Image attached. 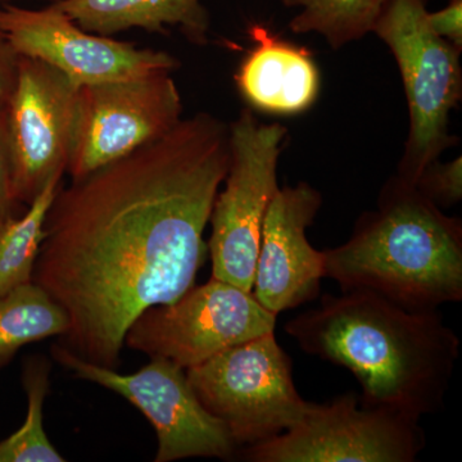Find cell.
I'll return each mask as SVG.
<instances>
[{
    "instance_id": "2e32d148",
    "label": "cell",
    "mask_w": 462,
    "mask_h": 462,
    "mask_svg": "<svg viewBox=\"0 0 462 462\" xmlns=\"http://www.w3.org/2000/svg\"><path fill=\"white\" fill-rule=\"evenodd\" d=\"M69 319L65 310L35 282L12 289L0 298V367L30 343L65 337Z\"/></svg>"
},
{
    "instance_id": "30bf717a",
    "label": "cell",
    "mask_w": 462,
    "mask_h": 462,
    "mask_svg": "<svg viewBox=\"0 0 462 462\" xmlns=\"http://www.w3.org/2000/svg\"><path fill=\"white\" fill-rule=\"evenodd\" d=\"M182 120V100L170 71L79 88L71 180L162 138Z\"/></svg>"
},
{
    "instance_id": "d6986e66",
    "label": "cell",
    "mask_w": 462,
    "mask_h": 462,
    "mask_svg": "<svg viewBox=\"0 0 462 462\" xmlns=\"http://www.w3.org/2000/svg\"><path fill=\"white\" fill-rule=\"evenodd\" d=\"M50 364L32 360L23 373L27 394L26 420L0 442V462H63L66 458L51 445L44 430V401L50 391Z\"/></svg>"
},
{
    "instance_id": "ba28073f",
    "label": "cell",
    "mask_w": 462,
    "mask_h": 462,
    "mask_svg": "<svg viewBox=\"0 0 462 462\" xmlns=\"http://www.w3.org/2000/svg\"><path fill=\"white\" fill-rule=\"evenodd\" d=\"M427 445L420 419L361 404L354 393L312 403L296 427L245 447L251 462H413Z\"/></svg>"
},
{
    "instance_id": "603a6c76",
    "label": "cell",
    "mask_w": 462,
    "mask_h": 462,
    "mask_svg": "<svg viewBox=\"0 0 462 462\" xmlns=\"http://www.w3.org/2000/svg\"><path fill=\"white\" fill-rule=\"evenodd\" d=\"M20 58L7 36L0 30V99L5 102L11 98L16 88Z\"/></svg>"
},
{
    "instance_id": "ac0fdd59",
    "label": "cell",
    "mask_w": 462,
    "mask_h": 462,
    "mask_svg": "<svg viewBox=\"0 0 462 462\" xmlns=\"http://www.w3.org/2000/svg\"><path fill=\"white\" fill-rule=\"evenodd\" d=\"M60 180L48 182L23 215L0 223V298L32 282L33 267L45 238L44 224Z\"/></svg>"
},
{
    "instance_id": "ffe728a7",
    "label": "cell",
    "mask_w": 462,
    "mask_h": 462,
    "mask_svg": "<svg viewBox=\"0 0 462 462\" xmlns=\"http://www.w3.org/2000/svg\"><path fill=\"white\" fill-rule=\"evenodd\" d=\"M416 189L439 208H449L462 199V158L449 162L434 161L416 181Z\"/></svg>"
},
{
    "instance_id": "9c48e42d",
    "label": "cell",
    "mask_w": 462,
    "mask_h": 462,
    "mask_svg": "<svg viewBox=\"0 0 462 462\" xmlns=\"http://www.w3.org/2000/svg\"><path fill=\"white\" fill-rule=\"evenodd\" d=\"M51 354L57 363L76 378L96 383L114 391L141 410L156 431V462H172L193 457L227 460L238 446L223 421L205 409L191 388L187 372L163 358H151L139 372L117 370L91 364L62 345Z\"/></svg>"
},
{
    "instance_id": "5b68a950",
    "label": "cell",
    "mask_w": 462,
    "mask_h": 462,
    "mask_svg": "<svg viewBox=\"0 0 462 462\" xmlns=\"http://www.w3.org/2000/svg\"><path fill=\"white\" fill-rule=\"evenodd\" d=\"M185 372L200 403L223 421L238 447L278 437L311 409L312 402L297 391L293 364L275 331L230 346Z\"/></svg>"
},
{
    "instance_id": "3957f363",
    "label": "cell",
    "mask_w": 462,
    "mask_h": 462,
    "mask_svg": "<svg viewBox=\"0 0 462 462\" xmlns=\"http://www.w3.org/2000/svg\"><path fill=\"white\" fill-rule=\"evenodd\" d=\"M324 278L340 291H372L411 311L461 302V220L392 176L348 240L324 249Z\"/></svg>"
},
{
    "instance_id": "cb8c5ba5",
    "label": "cell",
    "mask_w": 462,
    "mask_h": 462,
    "mask_svg": "<svg viewBox=\"0 0 462 462\" xmlns=\"http://www.w3.org/2000/svg\"><path fill=\"white\" fill-rule=\"evenodd\" d=\"M14 2V0H0V3Z\"/></svg>"
},
{
    "instance_id": "52a82bcc",
    "label": "cell",
    "mask_w": 462,
    "mask_h": 462,
    "mask_svg": "<svg viewBox=\"0 0 462 462\" xmlns=\"http://www.w3.org/2000/svg\"><path fill=\"white\" fill-rule=\"evenodd\" d=\"M276 318L252 291L211 278L171 303L145 310L127 330L125 346L188 370L275 331Z\"/></svg>"
},
{
    "instance_id": "e0dca14e",
    "label": "cell",
    "mask_w": 462,
    "mask_h": 462,
    "mask_svg": "<svg viewBox=\"0 0 462 462\" xmlns=\"http://www.w3.org/2000/svg\"><path fill=\"white\" fill-rule=\"evenodd\" d=\"M300 12L289 29L294 33H318L333 51L361 41L373 32L389 0H281Z\"/></svg>"
},
{
    "instance_id": "4fadbf2b",
    "label": "cell",
    "mask_w": 462,
    "mask_h": 462,
    "mask_svg": "<svg viewBox=\"0 0 462 462\" xmlns=\"http://www.w3.org/2000/svg\"><path fill=\"white\" fill-rule=\"evenodd\" d=\"M322 206L320 191L306 181L279 188L261 231L252 294L278 316L320 296L324 251L312 247L307 229Z\"/></svg>"
},
{
    "instance_id": "5bb4252c",
    "label": "cell",
    "mask_w": 462,
    "mask_h": 462,
    "mask_svg": "<svg viewBox=\"0 0 462 462\" xmlns=\"http://www.w3.org/2000/svg\"><path fill=\"white\" fill-rule=\"evenodd\" d=\"M256 42L236 74L240 94L252 109L267 114H302L314 106L320 91V72L311 53L252 26Z\"/></svg>"
},
{
    "instance_id": "7a4b0ae2",
    "label": "cell",
    "mask_w": 462,
    "mask_h": 462,
    "mask_svg": "<svg viewBox=\"0 0 462 462\" xmlns=\"http://www.w3.org/2000/svg\"><path fill=\"white\" fill-rule=\"evenodd\" d=\"M284 329L307 355L354 374L364 406L416 419L445 407L461 343L439 310L411 311L348 291L324 294Z\"/></svg>"
},
{
    "instance_id": "8fae6325",
    "label": "cell",
    "mask_w": 462,
    "mask_h": 462,
    "mask_svg": "<svg viewBox=\"0 0 462 462\" xmlns=\"http://www.w3.org/2000/svg\"><path fill=\"white\" fill-rule=\"evenodd\" d=\"M79 87L42 62L21 56L7 100L12 196L29 206L48 182L62 180L74 147Z\"/></svg>"
},
{
    "instance_id": "7402d4cb",
    "label": "cell",
    "mask_w": 462,
    "mask_h": 462,
    "mask_svg": "<svg viewBox=\"0 0 462 462\" xmlns=\"http://www.w3.org/2000/svg\"><path fill=\"white\" fill-rule=\"evenodd\" d=\"M428 23L438 36L462 51V0H449L447 7L428 12Z\"/></svg>"
},
{
    "instance_id": "7c38bea8",
    "label": "cell",
    "mask_w": 462,
    "mask_h": 462,
    "mask_svg": "<svg viewBox=\"0 0 462 462\" xmlns=\"http://www.w3.org/2000/svg\"><path fill=\"white\" fill-rule=\"evenodd\" d=\"M0 30L20 56L48 63L79 88L172 72L180 66L167 51L85 32L51 3L42 9L2 3Z\"/></svg>"
},
{
    "instance_id": "8992f818",
    "label": "cell",
    "mask_w": 462,
    "mask_h": 462,
    "mask_svg": "<svg viewBox=\"0 0 462 462\" xmlns=\"http://www.w3.org/2000/svg\"><path fill=\"white\" fill-rule=\"evenodd\" d=\"M287 127L263 123L251 107L229 125V169L212 207L207 251L212 278L252 291L264 215L279 190Z\"/></svg>"
},
{
    "instance_id": "9a60e30c",
    "label": "cell",
    "mask_w": 462,
    "mask_h": 462,
    "mask_svg": "<svg viewBox=\"0 0 462 462\" xmlns=\"http://www.w3.org/2000/svg\"><path fill=\"white\" fill-rule=\"evenodd\" d=\"M85 32L102 36L130 29L169 33L178 27L191 44H208L211 18L202 0H53Z\"/></svg>"
},
{
    "instance_id": "277c9868",
    "label": "cell",
    "mask_w": 462,
    "mask_h": 462,
    "mask_svg": "<svg viewBox=\"0 0 462 462\" xmlns=\"http://www.w3.org/2000/svg\"><path fill=\"white\" fill-rule=\"evenodd\" d=\"M428 12V0H389L373 30L402 78L410 129L396 176L412 187L458 142L449 120L462 98L461 51L431 30Z\"/></svg>"
},
{
    "instance_id": "44dd1931",
    "label": "cell",
    "mask_w": 462,
    "mask_h": 462,
    "mask_svg": "<svg viewBox=\"0 0 462 462\" xmlns=\"http://www.w3.org/2000/svg\"><path fill=\"white\" fill-rule=\"evenodd\" d=\"M11 170L7 102L0 99V223L20 216V208L23 207L12 196Z\"/></svg>"
},
{
    "instance_id": "6da1fadb",
    "label": "cell",
    "mask_w": 462,
    "mask_h": 462,
    "mask_svg": "<svg viewBox=\"0 0 462 462\" xmlns=\"http://www.w3.org/2000/svg\"><path fill=\"white\" fill-rule=\"evenodd\" d=\"M229 160V125L199 112L60 187L32 282L69 316L63 346L117 370L138 316L194 287Z\"/></svg>"
}]
</instances>
